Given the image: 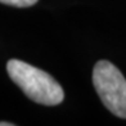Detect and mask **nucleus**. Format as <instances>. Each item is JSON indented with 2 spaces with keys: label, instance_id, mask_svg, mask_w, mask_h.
<instances>
[{
  "label": "nucleus",
  "instance_id": "1",
  "mask_svg": "<svg viewBox=\"0 0 126 126\" xmlns=\"http://www.w3.org/2000/svg\"><path fill=\"white\" fill-rule=\"evenodd\" d=\"M9 77L22 89V91L31 100L44 106H55L62 103L64 91L62 86L51 77L26 62L10 59L7 63Z\"/></svg>",
  "mask_w": 126,
  "mask_h": 126
},
{
  "label": "nucleus",
  "instance_id": "3",
  "mask_svg": "<svg viewBox=\"0 0 126 126\" xmlns=\"http://www.w3.org/2000/svg\"><path fill=\"white\" fill-rule=\"evenodd\" d=\"M0 3L17 8H28L37 3V0H0Z\"/></svg>",
  "mask_w": 126,
  "mask_h": 126
},
{
  "label": "nucleus",
  "instance_id": "2",
  "mask_svg": "<svg viewBox=\"0 0 126 126\" xmlns=\"http://www.w3.org/2000/svg\"><path fill=\"white\" fill-rule=\"evenodd\" d=\"M93 84L100 100L114 116L126 118V79L108 61H99L93 70Z\"/></svg>",
  "mask_w": 126,
  "mask_h": 126
},
{
  "label": "nucleus",
  "instance_id": "4",
  "mask_svg": "<svg viewBox=\"0 0 126 126\" xmlns=\"http://www.w3.org/2000/svg\"><path fill=\"white\" fill-rule=\"evenodd\" d=\"M0 126H14L13 122H0Z\"/></svg>",
  "mask_w": 126,
  "mask_h": 126
}]
</instances>
